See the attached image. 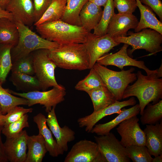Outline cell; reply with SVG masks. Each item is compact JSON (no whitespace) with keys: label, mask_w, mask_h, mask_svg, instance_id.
I'll return each instance as SVG.
<instances>
[{"label":"cell","mask_w":162,"mask_h":162,"mask_svg":"<svg viewBox=\"0 0 162 162\" xmlns=\"http://www.w3.org/2000/svg\"><path fill=\"white\" fill-rule=\"evenodd\" d=\"M136 74L137 79L134 83L128 85L123 93L122 99L135 96L138 98L141 115L147 105L151 102L157 103L162 98V79L157 74L146 76L141 71Z\"/></svg>","instance_id":"obj_1"},{"label":"cell","mask_w":162,"mask_h":162,"mask_svg":"<svg viewBox=\"0 0 162 162\" xmlns=\"http://www.w3.org/2000/svg\"><path fill=\"white\" fill-rule=\"evenodd\" d=\"M43 38L59 45L84 44L89 32L81 26L71 25L61 20L45 22L36 26Z\"/></svg>","instance_id":"obj_2"},{"label":"cell","mask_w":162,"mask_h":162,"mask_svg":"<svg viewBox=\"0 0 162 162\" xmlns=\"http://www.w3.org/2000/svg\"><path fill=\"white\" fill-rule=\"evenodd\" d=\"M48 55L60 68L80 70L90 69L89 55L84 44L59 45L48 50Z\"/></svg>","instance_id":"obj_3"},{"label":"cell","mask_w":162,"mask_h":162,"mask_svg":"<svg viewBox=\"0 0 162 162\" xmlns=\"http://www.w3.org/2000/svg\"><path fill=\"white\" fill-rule=\"evenodd\" d=\"M14 21L19 31V38L16 45L11 50L12 62L35 50L41 49L50 50L59 46L58 44L38 35L22 22Z\"/></svg>","instance_id":"obj_4"},{"label":"cell","mask_w":162,"mask_h":162,"mask_svg":"<svg viewBox=\"0 0 162 162\" xmlns=\"http://www.w3.org/2000/svg\"><path fill=\"white\" fill-rule=\"evenodd\" d=\"M93 68L101 77L117 100L122 99L123 93L127 87L137 79L136 74L133 73L135 69L133 67L127 70L117 71L96 62Z\"/></svg>","instance_id":"obj_5"},{"label":"cell","mask_w":162,"mask_h":162,"mask_svg":"<svg viewBox=\"0 0 162 162\" xmlns=\"http://www.w3.org/2000/svg\"><path fill=\"white\" fill-rule=\"evenodd\" d=\"M128 36L113 38L117 42L130 45L132 49L128 50V54L131 55L135 50H145L152 55L162 50V34L152 29L145 28L137 32H129Z\"/></svg>","instance_id":"obj_6"},{"label":"cell","mask_w":162,"mask_h":162,"mask_svg":"<svg viewBox=\"0 0 162 162\" xmlns=\"http://www.w3.org/2000/svg\"><path fill=\"white\" fill-rule=\"evenodd\" d=\"M34 74L40 84L41 90L46 91L50 87L64 88L56 80L55 71L57 67L48 55V50L39 49L31 53Z\"/></svg>","instance_id":"obj_7"},{"label":"cell","mask_w":162,"mask_h":162,"mask_svg":"<svg viewBox=\"0 0 162 162\" xmlns=\"http://www.w3.org/2000/svg\"><path fill=\"white\" fill-rule=\"evenodd\" d=\"M11 94L27 99L28 106H31L36 104L43 105L46 112L48 113L52 109L56 108L58 104L64 100L66 94L65 89L56 87L48 91H33L22 93H18L8 89Z\"/></svg>","instance_id":"obj_8"},{"label":"cell","mask_w":162,"mask_h":162,"mask_svg":"<svg viewBox=\"0 0 162 162\" xmlns=\"http://www.w3.org/2000/svg\"><path fill=\"white\" fill-rule=\"evenodd\" d=\"M64 162H107L96 142L84 140L75 143L66 156Z\"/></svg>","instance_id":"obj_9"},{"label":"cell","mask_w":162,"mask_h":162,"mask_svg":"<svg viewBox=\"0 0 162 162\" xmlns=\"http://www.w3.org/2000/svg\"><path fill=\"white\" fill-rule=\"evenodd\" d=\"M100 152L107 162H130L124 147L112 133L94 136Z\"/></svg>","instance_id":"obj_10"},{"label":"cell","mask_w":162,"mask_h":162,"mask_svg":"<svg viewBox=\"0 0 162 162\" xmlns=\"http://www.w3.org/2000/svg\"><path fill=\"white\" fill-rule=\"evenodd\" d=\"M129 46L124 44L118 52L114 53H106L99 58L96 62L106 67L108 65L115 66L121 70H123L124 67L135 66L144 70L147 75L157 73V69L150 70L145 65L144 61H137L129 56L127 50Z\"/></svg>","instance_id":"obj_11"},{"label":"cell","mask_w":162,"mask_h":162,"mask_svg":"<svg viewBox=\"0 0 162 162\" xmlns=\"http://www.w3.org/2000/svg\"><path fill=\"white\" fill-rule=\"evenodd\" d=\"M137 116L125 119L116 128L121 137L120 141L125 147L131 145L146 146L145 133L138 123Z\"/></svg>","instance_id":"obj_12"},{"label":"cell","mask_w":162,"mask_h":162,"mask_svg":"<svg viewBox=\"0 0 162 162\" xmlns=\"http://www.w3.org/2000/svg\"><path fill=\"white\" fill-rule=\"evenodd\" d=\"M84 44L89 55L90 69L99 58L120 43L116 42L108 34L99 37L89 32Z\"/></svg>","instance_id":"obj_13"},{"label":"cell","mask_w":162,"mask_h":162,"mask_svg":"<svg viewBox=\"0 0 162 162\" xmlns=\"http://www.w3.org/2000/svg\"><path fill=\"white\" fill-rule=\"evenodd\" d=\"M136 100L134 97L128 100L122 101L116 100L113 104L97 111H93L91 114L80 118L77 120L80 128L84 127L85 131L91 132L96 124L104 117L114 113L119 114L122 108L128 106H134Z\"/></svg>","instance_id":"obj_14"},{"label":"cell","mask_w":162,"mask_h":162,"mask_svg":"<svg viewBox=\"0 0 162 162\" xmlns=\"http://www.w3.org/2000/svg\"><path fill=\"white\" fill-rule=\"evenodd\" d=\"M28 136L26 130H24L15 136L6 138L4 145L5 154L8 161L25 162Z\"/></svg>","instance_id":"obj_15"},{"label":"cell","mask_w":162,"mask_h":162,"mask_svg":"<svg viewBox=\"0 0 162 162\" xmlns=\"http://www.w3.org/2000/svg\"><path fill=\"white\" fill-rule=\"evenodd\" d=\"M55 108H53L48 113L46 124L55 137L59 148L64 152H67L68 149V143L75 140V133L66 125L60 127L56 116Z\"/></svg>","instance_id":"obj_16"},{"label":"cell","mask_w":162,"mask_h":162,"mask_svg":"<svg viewBox=\"0 0 162 162\" xmlns=\"http://www.w3.org/2000/svg\"><path fill=\"white\" fill-rule=\"evenodd\" d=\"M139 22L133 14H115L109 25L106 33L112 38L127 36L128 31L135 29Z\"/></svg>","instance_id":"obj_17"},{"label":"cell","mask_w":162,"mask_h":162,"mask_svg":"<svg viewBox=\"0 0 162 162\" xmlns=\"http://www.w3.org/2000/svg\"><path fill=\"white\" fill-rule=\"evenodd\" d=\"M5 10L12 14L15 21L20 22L28 26L34 23L32 0H9Z\"/></svg>","instance_id":"obj_18"},{"label":"cell","mask_w":162,"mask_h":162,"mask_svg":"<svg viewBox=\"0 0 162 162\" xmlns=\"http://www.w3.org/2000/svg\"><path fill=\"white\" fill-rule=\"evenodd\" d=\"M33 121L37 124L39 133L44 138L46 150L49 154L53 157L63 154L64 152L58 147L56 140L53 137L52 132L47 126L46 116L39 113L34 117Z\"/></svg>","instance_id":"obj_19"},{"label":"cell","mask_w":162,"mask_h":162,"mask_svg":"<svg viewBox=\"0 0 162 162\" xmlns=\"http://www.w3.org/2000/svg\"><path fill=\"white\" fill-rule=\"evenodd\" d=\"M145 135L146 146L154 157L162 154V121L154 124H146L143 130Z\"/></svg>","instance_id":"obj_20"},{"label":"cell","mask_w":162,"mask_h":162,"mask_svg":"<svg viewBox=\"0 0 162 162\" xmlns=\"http://www.w3.org/2000/svg\"><path fill=\"white\" fill-rule=\"evenodd\" d=\"M140 112L139 104H135L127 109L124 107L122 109L119 115L115 118L105 123L95 124L90 133L96 134L98 136L106 135L123 121L132 116H137Z\"/></svg>","instance_id":"obj_21"},{"label":"cell","mask_w":162,"mask_h":162,"mask_svg":"<svg viewBox=\"0 0 162 162\" xmlns=\"http://www.w3.org/2000/svg\"><path fill=\"white\" fill-rule=\"evenodd\" d=\"M101 7L88 1L79 14L81 26L89 32L94 30L99 23L103 13Z\"/></svg>","instance_id":"obj_22"},{"label":"cell","mask_w":162,"mask_h":162,"mask_svg":"<svg viewBox=\"0 0 162 162\" xmlns=\"http://www.w3.org/2000/svg\"><path fill=\"white\" fill-rule=\"evenodd\" d=\"M140 13V19L134 29L135 32L145 28L154 30L162 34V23L156 17L150 8L142 4L140 0H136Z\"/></svg>","instance_id":"obj_23"},{"label":"cell","mask_w":162,"mask_h":162,"mask_svg":"<svg viewBox=\"0 0 162 162\" xmlns=\"http://www.w3.org/2000/svg\"><path fill=\"white\" fill-rule=\"evenodd\" d=\"M28 149L25 162H41L47 152L44 138L39 133L37 135L28 136Z\"/></svg>","instance_id":"obj_24"},{"label":"cell","mask_w":162,"mask_h":162,"mask_svg":"<svg viewBox=\"0 0 162 162\" xmlns=\"http://www.w3.org/2000/svg\"><path fill=\"white\" fill-rule=\"evenodd\" d=\"M87 93L92 100L94 111H97L107 107L116 100L114 96L105 86H102Z\"/></svg>","instance_id":"obj_25"},{"label":"cell","mask_w":162,"mask_h":162,"mask_svg":"<svg viewBox=\"0 0 162 162\" xmlns=\"http://www.w3.org/2000/svg\"><path fill=\"white\" fill-rule=\"evenodd\" d=\"M19 38V31L14 20L0 19V44L10 45L13 47L17 44Z\"/></svg>","instance_id":"obj_26"},{"label":"cell","mask_w":162,"mask_h":162,"mask_svg":"<svg viewBox=\"0 0 162 162\" xmlns=\"http://www.w3.org/2000/svg\"><path fill=\"white\" fill-rule=\"evenodd\" d=\"M10 80L17 89L25 92L41 90L36 76L17 72H12Z\"/></svg>","instance_id":"obj_27"},{"label":"cell","mask_w":162,"mask_h":162,"mask_svg":"<svg viewBox=\"0 0 162 162\" xmlns=\"http://www.w3.org/2000/svg\"><path fill=\"white\" fill-rule=\"evenodd\" d=\"M66 0H53L40 19L34 24L61 20L65 12Z\"/></svg>","instance_id":"obj_28"},{"label":"cell","mask_w":162,"mask_h":162,"mask_svg":"<svg viewBox=\"0 0 162 162\" xmlns=\"http://www.w3.org/2000/svg\"><path fill=\"white\" fill-rule=\"evenodd\" d=\"M89 0H66L64 15L61 20L73 25L81 26L79 14L85 4Z\"/></svg>","instance_id":"obj_29"},{"label":"cell","mask_w":162,"mask_h":162,"mask_svg":"<svg viewBox=\"0 0 162 162\" xmlns=\"http://www.w3.org/2000/svg\"><path fill=\"white\" fill-rule=\"evenodd\" d=\"M27 99L14 96L9 92L8 89L3 88L0 85V105L1 112L5 115L16 106L28 105Z\"/></svg>","instance_id":"obj_30"},{"label":"cell","mask_w":162,"mask_h":162,"mask_svg":"<svg viewBox=\"0 0 162 162\" xmlns=\"http://www.w3.org/2000/svg\"><path fill=\"white\" fill-rule=\"evenodd\" d=\"M13 46L10 45L0 44V85L6 81L11 70L12 62L11 50Z\"/></svg>","instance_id":"obj_31"},{"label":"cell","mask_w":162,"mask_h":162,"mask_svg":"<svg viewBox=\"0 0 162 162\" xmlns=\"http://www.w3.org/2000/svg\"><path fill=\"white\" fill-rule=\"evenodd\" d=\"M141 115V123L143 125L154 124L160 121L162 118V100L153 105L149 103Z\"/></svg>","instance_id":"obj_32"},{"label":"cell","mask_w":162,"mask_h":162,"mask_svg":"<svg viewBox=\"0 0 162 162\" xmlns=\"http://www.w3.org/2000/svg\"><path fill=\"white\" fill-rule=\"evenodd\" d=\"M104 8L100 20L93 30V34L99 37L103 36L107 34L108 27L115 14L113 0H108Z\"/></svg>","instance_id":"obj_33"},{"label":"cell","mask_w":162,"mask_h":162,"mask_svg":"<svg viewBox=\"0 0 162 162\" xmlns=\"http://www.w3.org/2000/svg\"><path fill=\"white\" fill-rule=\"evenodd\" d=\"M102 86H106L101 77L92 68L90 69L88 74L76 84L75 88L77 90L87 93Z\"/></svg>","instance_id":"obj_34"},{"label":"cell","mask_w":162,"mask_h":162,"mask_svg":"<svg viewBox=\"0 0 162 162\" xmlns=\"http://www.w3.org/2000/svg\"><path fill=\"white\" fill-rule=\"evenodd\" d=\"M128 157L133 162H152L153 158L146 146L131 145L125 147Z\"/></svg>","instance_id":"obj_35"},{"label":"cell","mask_w":162,"mask_h":162,"mask_svg":"<svg viewBox=\"0 0 162 162\" xmlns=\"http://www.w3.org/2000/svg\"><path fill=\"white\" fill-rule=\"evenodd\" d=\"M28 118V115L26 114L20 119L4 125L2 130V133L6 138H11L16 136L20 133L24 128L29 127Z\"/></svg>","instance_id":"obj_36"},{"label":"cell","mask_w":162,"mask_h":162,"mask_svg":"<svg viewBox=\"0 0 162 162\" xmlns=\"http://www.w3.org/2000/svg\"><path fill=\"white\" fill-rule=\"evenodd\" d=\"M11 70L12 72L19 73L30 75H34L33 60L31 53L13 62Z\"/></svg>","instance_id":"obj_37"},{"label":"cell","mask_w":162,"mask_h":162,"mask_svg":"<svg viewBox=\"0 0 162 162\" xmlns=\"http://www.w3.org/2000/svg\"><path fill=\"white\" fill-rule=\"evenodd\" d=\"M33 109L32 108H25L22 107L16 106L4 115V125L8 124L17 121L25 114L32 112Z\"/></svg>","instance_id":"obj_38"},{"label":"cell","mask_w":162,"mask_h":162,"mask_svg":"<svg viewBox=\"0 0 162 162\" xmlns=\"http://www.w3.org/2000/svg\"><path fill=\"white\" fill-rule=\"evenodd\" d=\"M115 8L118 13L133 14L137 7L136 0H113Z\"/></svg>","instance_id":"obj_39"},{"label":"cell","mask_w":162,"mask_h":162,"mask_svg":"<svg viewBox=\"0 0 162 162\" xmlns=\"http://www.w3.org/2000/svg\"><path fill=\"white\" fill-rule=\"evenodd\" d=\"M52 0H32L34 8V23L40 19Z\"/></svg>","instance_id":"obj_40"},{"label":"cell","mask_w":162,"mask_h":162,"mask_svg":"<svg viewBox=\"0 0 162 162\" xmlns=\"http://www.w3.org/2000/svg\"><path fill=\"white\" fill-rule=\"evenodd\" d=\"M3 126V125H0V162H7L8 161L5 154L4 145L1 136Z\"/></svg>","instance_id":"obj_41"},{"label":"cell","mask_w":162,"mask_h":162,"mask_svg":"<svg viewBox=\"0 0 162 162\" xmlns=\"http://www.w3.org/2000/svg\"><path fill=\"white\" fill-rule=\"evenodd\" d=\"M142 3L151 8H153L157 6L160 0H140Z\"/></svg>","instance_id":"obj_42"},{"label":"cell","mask_w":162,"mask_h":162,"mask_svg":"<svg viewBox=\"0 0 162 162\" xmlns=\"http://www.w3.org/2000/svg\"><path fill=\"white\" fill-rule=\"evenodd\" d=\"M3 18H6L14 20L12 14L0 7V19Z\"/></svg>","instance_id":"obj_43"},{"label":"cell","mask_w":162,"mask_h":162,"mask_svg":"<svg viewBox=\"0 0 162 162\" xmlns=\"http://www.w3.org/2000/svg\"><path fill=\"white\" fill-rule=\"evenodd\" d=\"M98 6L104 7L106 4L108 0H89Z\"/></svg>","instance_id":"obj_44"},{"label":"cell","mask_w":162,"mask_h":162,"mask_svg":"<svg viewBox=\"0 0 162 162\" xmlns=\"http://www.w3.org/2000/svg\"><path fill=\"white\" fill-rule=\"evenodd\" d=\"M9 0H0V7L4 9H5L6 7Z\"/></svg>","instance_id":"obj_45"},{"label":"cell","mask_w":162,"mask_h":162,"mask_svg":"<svg viewBox=\"0 0 162 162\" xmlns=\"http://www.w3.org/2000/svg\"><path fill=\"white\" fill-rule=\"evenodd\" d=\"M162 162V154L157 156L154 157L153 158L152 162Z\"/></svg>","instance_id":"obj_46"},{"label":"cell","mask_w":162,"mask_h":162,"mask_svg":"<svg viewBox=\"0 0 162 162\" xmlns=\"http://www.w3.org/2000/svg\"><path fill=\"white\" fill-rule=\"evenodd\" d=\"M4 115H3L1 112H0V125L4 126Z\"/></svg>","instance_id":"obj_47"},{"label":"cell","mask_w":162,"mask_h":162,"mask_svg":"<svg viewBox=\"0 0 162 162\" xmlns=\"http://www.w3.org/2000/svg\"><path fill=\"white\" fill-rule=\"evenodd\" d=\"M162 64L160 67L158 69L157 75L159 78H160L162 77Z\"/></svg>","instance_id":"obj_48"},{"label":"cell","mask_w":162,"mask_h":162,"mask_svg":"<svg viewBox=\"0 0 162 162\" xmlns=\"http://www.w3.org/2000/svg\"><path fill=\"white\" fill-rule=\"evenodd\" d=\"M0 112H1V107L0 105Z\"/></svg>","instance_id":"obj_49"}]
</instances>
